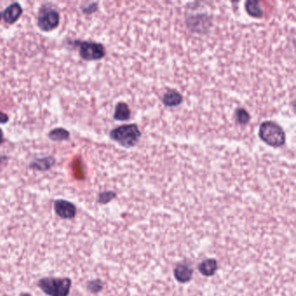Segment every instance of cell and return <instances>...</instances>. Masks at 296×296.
I'll use <instances>...</instances> for the list:
<instances>
[{"instance_id":"cell-10","label":"cell","mask_w":296,"mask_h":296,"mask_svg":"<svg viewBox=\"0 0 296 296\" xmlns=\"http://www.w3.org/2000/svg\"><path fill=\"white\" fill-rule=\"evenodd\" d=\"M217 262L216 260L208 259V260L202 261L201 264L199 265L198 269L201 275L206 276H211L217 270Z\"/></svg>"},{"instance_id":"cell-17","label":"cell","mask_w":296,"mask_h":296,"mask_svg":"<svg viewBox=\"0 0 296 296\" xmlns=\"http://www.w3.org/2000/svg\"><path fill=\"white\" fill-rule=\"evenodd\" d=\"M116 197V194L112 191H105L103 193L99 195V203H102V204H105L108 203L109 201H111L113 198Z\"/></svg>"},{"instance_id":"cell-14","label":"cell","mask_w":296,"mask_h":296,"mask_svg":"<svg viewBox=\"0 0 296 296\" xmlns=\"http://www.w3.org/2000/svg\"><path fill=\"white\" fill-rule=\"evenodd\" d=\"M245 7H246V11L248 12L250 16L255 17V18H260L263 14V12L261 10L260 4L257 1L246 2Z\"/></svg>"},{"instance_id":"cell-5","label":"cell","mask_w":296,"mask_h":296,"mask_svg":"<svg viewBox=\"0 0 296 296\" xmlns=\"http://www.w3.org/2000/svg\"><path fill=\"white\" fill-rule=\"evenodd\" d=\"M59 13L51 7H42L38 17V25L43 32H51L59 25Z\"/></svg>"},{"instance_id":"cell-9","label":"cell","mask_w":296,"mask_h":296,"mask_svg":"<svg viewBox=\"0 0 296 296\" xmlns=\"http://www.w3.org/2000/svg\"><path fill=\"white\" fill-rule=\"evenodd\" d=\"M175 277L180 282H188L192 278L193 271L185 264L178 265L175 269Z\"/></svg>"},{"instance_id":"cell-18","label":"cell","mask_w":296,"mask_h":296,"mask_svg":"<svg viewBox=\"0 0 296 296\" xmlns=\"http://www.w3.org/2000/svg\"><path fill=\"white\" fill-rule=\"evenodd\" d=\"M97 9H98V4L94 3V4H90L89 6L85 7V8H83V12L87 13V14H91L92 12H95Z\"/></svg>"},{"instance_id":"cell-4","label":"cell","mask_w":296,"mask_h":296,"mask_svg":"<svg viewBox=\"0 0 296 296\" xmlns=\"http://www.w3.org/2000/svg\"><path fill=\"white\" fill-rule=\"evenodd\" d=\"M79 46V55L85 61H96L103 59L105 50L102 44L89 41H75Z\"/></svg>"},{"instance_id":"cell-15","label":"cell","mask_w":296,"mask_h":296,"mask_svg":"<svg viewBox=\"0 0 296 296\" xmlns=\"http://www.w3.org/2000/svg\"><path fill=\"white\" fill-rule=\"evenodd\" d=\"M86 287H87L88 291L93 293V294H98L103 289V281L100 280H89Z\"/></svg>"},{"instance_id":"cell-20","label":"cell","mask_w":296,"mask_h":296,"mask_svg":"<svg viewBox=\"0 0 296 296\" xmlns=\"http://www.w3.org/2000/svg\"><path fill=\"white\" fill-rule=\"evenodd\" d=\"M4 142V132L0 129V145Z\"/></svg>"},{"instance_id":"cell-11","label":"cell","mask_w":296,"mask_h":296,"mask_svg":"<svg viewBox=\"0 0 296 296\" xmlns=\"http://www.w3.org/2000/svg\"><path fill=\"white\" fill-rule=\"evenodd\" d=\"M182 102V95L176 91H168L162 98V103L168 107L178 106Z\"/></svg>"},{"instance_id":"cell-12","label":"cell","mask_w":296,"mask_h":296,"mask_svg":"<svg viewBox=\"0 0 296 296\" xmlns=\"http://www.w3.org/2000/svg\"><path fill=\"white\" fill-rule=\"evenodd\" d=\"M131 111L126 103H119L115 109L114 119L118 121H127L130 119Z\"/></svg>"},{"instance_id":"cell-13","label":"cell","mask_w":296,"mask_h":296,"mask_svg":"<svg viewBox=\"0 0 296 296\" xmlns=\"http://www.w3.org/2000/svg\"><path fill=\"white\" fill-rule=\"evenodd\" d=\"M49 138L54 142H62L70 138V132L63 128H56L48 134Z\"/></svg>"},{"instance_id":"cell-6","label":"cell","mask_w":296,"mask_h":296,"mask_svg":"<svg viewBox=\"0 0 296 296\" xmlns=\"http://www.w3.org/2000/svg\"><path fill=\"white\" fill-rule=\"evenodd\" d=\"M54 211L59 217L71 220L77 215V207L71 201L59 199L54 201Z\"/></svg>"},{"instance_id":"cell-22","label":"cell","mask_w":296,"mask_h":296,"mask_svg":"<svg viewBox=\"0 0 296 296\" xmlns=\"http://www.w3.org/2000/svg\"><path fill=\"white\" fill-rule=\"evenodd\" d=\"M1 18H2V15H1V13H0V20H1Z\"/></svg>"},{"instance_id":"cell-7","label":"cell","mask_w":296,"mask_h":296,"mask_svg":"<svg viewBox=\"0 0 296 296\" xmlns=\"http://www.w3.org/2000/svg\"><path fill=\"white\" fill-rule=\"evenodd\" d=\"M23 13L22 6L19 3H12L3 12V19L8 24H14Z\"/></svg>"},{"instance_id":"cell-16","label":"cell","mask_w":296,"mask_h":296,"mask_svg":"<svg viewBox=\"0 0 296 296\" xmlns=\"http://www.w3.org/2000/svg\"><path fill=\"white\" fill-rule=\"evenodd\" d=\"M237 121L241 124H246L249 122L250 116L244 109H238L237 111Z\"/></svg>"},{"instance_id":"cell-21","label":"cell","mask_w":296,"mask_h":296,"mask_svg":"<svg viewBox=\"0 0 296 296\" xmlns=\"http://www.w3.org/2000/svg\"><path fill=\"white\" fill-rule=\"evenodd\" d=\"M20 296H32L31 294H28V293H23V294H21Z\"/></svg>"},{"instance_id":"cell-3","label":"cell","mask_w":296,"mask_h":296,"mask_svg":"<svg viewBox=\"0 0 296 296\" xmlns=\"http://www.w3.org/2000/svg\"><path fill=\"white\" fill-rule=\"evenodd\" d=\"M259 136L263 142L270 146L280 147L284 144V131L276 122L268 121L261 123Z\"/></svg>"},{"instance_id":"cell-19","label":"cell","mask_w":296,"mask_h":296,"mask_svg":"<svg viewBox=\"0 0 296 296\" xmlns=\"http://www.w3.org/2000/svg\"><path fill=\"white\" fill-rule=\"evenodd\" d=\"M8 121V116L4 113V112L0 111V124H4V123H6Z\"/></svg>"},{"instance_id":"cell-8","label":"cell","mask_w":296,"mask_h":296,"mask_svg":"<svg viewBox=\"0 0 296 296\" xmlns=\"http://www.w3.org/2000/svg\"><path fill=\"white\" fill-rule=\"evenodd\" d=\"M55 163V158H52V157L37 158L30 163V168L32 170H39V171H46V170H50Z\"/></svg>"},{"instance_id":"cell-1","label":"cell","mask_w":296,"mask_h":296,"mask_svg":"<svg viewBox=\"0 0 296 296\" xmlns=\"http://www.w3.org/2000/svg\"><path fill=\"white\" fill-rule=\"evenodd\" d=\"M71 284L72 281L68 277H44L38 282L39 288L48 296H69Z\"/></svg>"},{"instance_id":"cell-2","label":"cell","mask_w":296,"mask_h":296,"mask_svg":"<svg viewBox=\"0 0 296 296\" xmlns=\"http://www.w3.org/2000/svg\"><path fill=\"white\" fill-rule=\"evenodd\" d=\"M110 136L111 138L122 146L130 148L138 142L141 132L137 124H126L112 130Z\"/></svg>"}]
</instances>
